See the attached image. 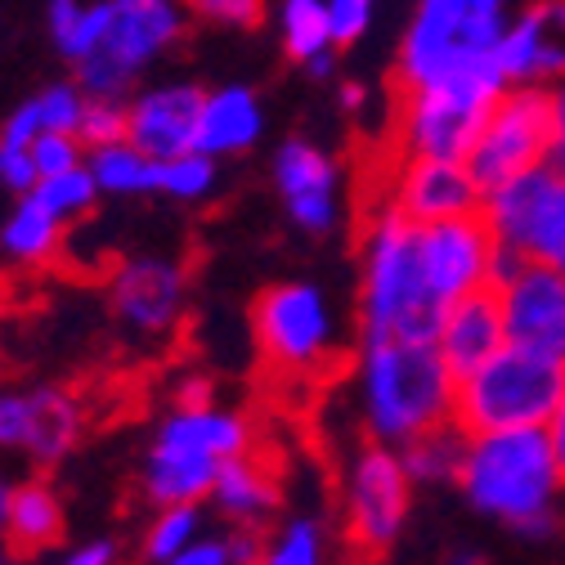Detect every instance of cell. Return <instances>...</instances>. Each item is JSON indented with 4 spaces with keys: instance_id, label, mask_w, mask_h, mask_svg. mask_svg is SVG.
<instances>
[{
    "instance_id": "6da1fadb",
    "label": "cell",
    "mask_w": 565,
    "mask_h": 565,
    "mask_svg": "<svg viewBox=\"0 0 565 565\" xmlns=\"http://www.w3.org/2000/svg\"><path fill=\"white\" fill-rule=\"evenodd\" d=\"M458 484L476 512L539 539L556 521V493L565 489V476L547 427H512L467 436Z\"/></svg>"
},
{
    "instance_id": "7a4b0ae2",
    "label": "cell",
    "mask_w": 565,
    "mask_h": 565,
    "mask_svg": "<svg viewBox=\"0 0 565 565\" xmlns=\"http://www.w3.org/2000/svg\"><path fill=\"white\" fill-rule=\"evenodd\" d=\"M454 395L458 377L436 341H364L360 399L373 440L399 449L440 422H454Z\"/></svg>"
},
{
    "instance_id": "3957f363",
    "label": "cell",
    "mask_w": 565,
    "mask_h": 565,
    "mask_svg": "<svg viewBox=\"0 0 565 565\" xmlns=\"http://www.w3.org/2000/svg\"><path fill=\"white\" fill-rule=\"evenodd\" d=\"M445 301L431 292L422 269L417 225L386 206L364 243V288H360V328L364 341H436Z\"/></svg>"
},
{
    "instance_id": "277c9868",
    "label": "cell",
    "mask_w": 565,
    "mask_h": 565,
    "mask_svg": "<svg viewBox=\"0 0 565 565\" xmlns=\"http://www.w3.org/2000/svg\"><path fill=\"white\" fill-rule=\"evenodd\" d=\"M561 395H565V360L552 355V350L508 341L499 355L458 382L454 422L467 436L547 427Z\"/></svg>"
},
{
    "instance_id": "5b68a950",
    "label": "cell",
    "mask_w": 565,
    "mask_h": 565,
    "mask_svg": "<svg viewBox=\"0 0 565 565\" xmlns=\"http://www.w3.org/2000/svg\"><path fill=\"white\" fill-rule=\"evenodd\" d=\"M499 36L503 10H484L476 0H422L399 50V86L417 90L476 73H503Z\"/></svg>"
},
{
    "instance_id": "8992f818",
    "label": "cell",
    "mask_w": 565,
    "mask_h": 565,
    "mask_svg": "<svg viewBox=\"0 0 565 565\" xmlns=\"http://www.w3.org/2000/svg\"><path fill=\"white\" fill-rule=\"evenodd\" d=\"M180 0H108L99 45L77 63L82 90L95 99H126L135 77L180 36Z\"/></svg>"
},
{
    "instance_id": "52a82bcc",
    "label": "cell",
    "mask_w": 565,
    "mask_h": 565,
    "mask_svg": "<svg viewBox=\"0 0 565 565\" xmlns=\"http://www.w3.org/2000/svg\"><path fill=\"white\" fill-rule=\"evenodd\" d=\"M480 216L503 247L565 274V175L552 162L484 189Z\"/></svg>"
},
{
    "instance_id": "ba28073f",
    "label": "cell",
    "mask_w": 565,
    "mask_h": 565,
    "mask_svg": "<svg viewBox=\"0 0 565 565\" xmlns=\"http://www.w3.org/2000/svg\"><path fill=\"white\" fill-rule=\"evenodd\" d=\"M508 86L489 82H445V86H417L404 90L399 104V158H458L476 149L480 126L489 108L499 104Z\"/></svg>"
},
{
    "instance_id": "9c48e42d",
    "label": "cell",
    "mask_w": 565,
    "mask_h": 565,
    "mask_svg": "<svg viewBox=\"0 0 565 565\" xmlns=\"http://www.w3.org/2000/svg\"><path fill=\"white\" fill-rule=\"evenodd\" d=\"M252 332L274 373L310 377L332 355V310L315 282H278L252 306Z\"/></svg>"
},
{
    "instance_id": "30bf717a",
    "label": "cell",
    "mask_w": 565,
    "mask_h": 565,
    "mask_svg": "<svg viewBox=\"0 0 565 565\" xmlns=\"http://www.w3.org/2000/svg\"><path fill=\"white\" fill-rule=\"evenodd\" d=\"M552 153V90L521 82L516 90H503L489 108L476 149L467 153V167L480 189L503 184L530 167H543Z\"/></svg>"
},
{
    "instance_id": "8fae6325",
    "label": "cell",
    "mask_w": 565,
    "mask_h": 565,
    "mask_svg": "<svg viewBox=\"0 0 565 565\" xmlns=\"http://www.w3.org/2000/svg\"><path fill=\"white\" fill-rule=\"evenodd\" d=\"M408 493H413V480L404 471L399 449L373 440L355 458L350 480H345V543H350V552H360L364 561L382 556L404 530Z\"/></svg>"
},
{
    "instance_id": "7c38bea8",
    "label": "cell",
    "mask_w": 565,
    "mask_h": 565,
    "mask_svg": "<svg viewBox=\"0 0 565 565\" xmlns=\"http://www.w3.org/2000/svg\"><path fill=\"white\" fill-rule=\"evenodd\" d=\"M422 243V269H427L431 292L449 306L476 288H489L493 256H499V238L484 225V216H454L436 225H417Z\"/></svg>"
},
{
    "instance_id": "4fadbf2b",
    "label": "cell",
    "mask_w": 565,
    "mask_h": 565,
    "mask_svg": "<svg viewBox=\"0 0 565 565\" xmlns=\"http://www.w3.org/2000/svg\"><path fill=\"white\" fill-rule=\"evenodd\" d=\"M484 189L458 158H399L391 180V206L413 225H436L454 216H476Z\"/></svg>"
},
{
    "instance_id": "5bb4252c",
    "label": "cell",
    "mask_w": 565,
    "mask_h": 565,
    "mask_svg": "<svg viewBox=\"0 0 565 565\" xmlns=\"http://www.w3.org/2000/svg\"><path fill=\"white\" fill-rule=\"evenodd\" d=\"M508 341L552 350L565 360V274L539 260H521L508 282H499Z\"/></svg>"
},
{
    "instance_id": "9a60e30c",
    "label": "cell",
    "mask_w": 565,
    "mask_h": 565,
    "mask_svg": "<svg viewBox=\"0 0 565 565\" xmlns=\"http://www.w3.org/2000/svg\"><path fill=\"white\" fill-rule=\"evenodd\" d=\"M274 180H278V193L288 202V216L297 230L306 234H328L341 216L337 206V162L310 145V139L292 135L278 145V158H274Z\"/></svg>"
},
{
    "instance_id": "2e32d148",
    "label": "cell",
    "mask_w": 565,
    "mask_h": 565,
    "mask_svg": "<svg viewBox=\"0 0 565 565\" xmlns=\"http://www.w3.org/2000/svg\"><path fill=\"white\" fill-rule=\"evenodd\" d=\"M108 297H113V310L121 315L126 328L162 337V332H171L180 323V310H184V274L171 260L135 256V260H126V265L113 269Z\"/></svg>"
},
{
    "instance_id": "e0dca14e",
    "label": "cell",
    "mask_w": 565,
    "mask_h": 565,
    "mask_svg": "<svg viewBox=\"0 0 565 565\" xmlns=\"http://www.w3.org/2000/svg\"><path fill=\"white\" fill-rule=\"evenodd\" d=\"M436 345L449 364V373L462 382L467 373H476L484 360H493L508 345V323H503V301L499 288H476L458 301H449Z\"/></svg>"
},
{
    "instance_id": "ac0fdd59",
    "label": "cell",
    "mask_w": 565,
    "mask_h": 565,
    "mask_svg": "<svg viewBox=\"0 0 565 565\" xmlns=\"http://www.w3.org/2000/svg\"><path fill=\"white\" fill-rule=\"evenodd\" d=\"M202 104H206V90H198V86H162V90L139 95L130 104L126 139L158 162L180 158V153L198 149Z\"/></svg>"
},
{
    "instance_id": "d6986e66",
    "label": "cell",
    "mask_w": 565,
    "mask_h": 565,
    "mask_svg": "<svg viewBox=\"0 0 565 565\" xmlns=\"http://www.w3.org/2000/svg\"><path fill=\"white\" fill-rule=\"evenodd\" d=\"M508 82L565 77V0H539L499 36Z\"/></svg>"
},
{
    "instance_id": "ffe728a7",
    "label": "cell",
    "mask_w": 565,
    "mask_h": 565,
    "mask_svg": "<svg viewBox=\"0 0 565 565\" xmlns=\"http://www.w3.org/2000/svg\"><path fill=\"white\" fill-rule=\"evenodd\" d=\"M216 471H221V458L158 440L149 449V462H145V493H149V503H158V508L202 503V499H211Z\"/></svg>"
},
{
    "instance_id": "44dd1931",
    "label": "cell",
    "mask_w": 565,
    "mask_h": 565,
    "mask_svg": "<svg viewBox=\"0 0 565 565\" xmlns=\"http://www.w3.org/2000/svg\"><path fill=\"white\" fill-rule=\"evenodd\" d=\"M28 404H32V417H28L23 449L32 454L36 467L63 462L67 454L77 449V440L86 431L82 399L73 391H63V386H36V391H28Z\"/></svg>"
},
{
    "instance_id": "7402d4cb",
    "label": "cell",
    "mask_w": 565,
    "mask_h": 565,
    "mask_svg": "<svg viewBox=\"0 0 565 565\" xmlns=\"http://www.w3.org/2000/svg\"><path fill=\"white\" fill-rule=\"evenodd\" d=\"M158 440L167 445H184V449H202L211 458H238L252 454V422L234 408L221 404H202V408H171L167 422L158 427Z\"/></svg>"
},
{
    "instance_id": "603a6c76",
    "label": "cell",
    "mask_w": 565,
    "mask_h": 565,
    "mask_svg": "<svg viewBox=\"0 0 565 565\" xmlns=\"http://www.w3.org/2000/svg\"><path fill=\"white\" fill-rule=\"evenodd\" d=\"M265 130L260 104L247 86H225L216 95H206L202 104V121H198V153L206 158H230L252 149Z\"/></svg>"
},
{
    "instance_id": "cb8c5ba5",
    "label": "cell",
    "mask_w": 565,
    "mask_h": 565,
    "mask_svg": "<svg viewBox=\"0 0 565 565\" xmlns=\"http://www.w3.org/2000/svg\"><path fill=\"white\" fill-rule=\"evenodd\" d=\"M63 539V503L45 480H23L10 493L6 516V547L10 556H36L50 552Z\"/></svg>"
},
{
    "instance_id": "d4e9b609",
    "label": "cell",
    "mask_w": 565,
    "mask_h": 565,
    "mask_svg": "<svg viewBox=\"0 0 565 565\" xmlns=\"http://www.w3.org/2000/svg\"><path fill=\"white\" fill-rule=\"evenodd\" d=\"M211 503L238 525H256L278 508V480L256 454L225 458L216 471V484H211Z\"/></svg>"
},
{
    "instance_id": "484cf974",
    "label": "cell",
    "mask_w": 565,
    "mask_h": 565,
    "mask_svg": "<svg viewBox=\"0 0 565 565\" xmlns=\"http://www.w3.org/2000/svg\"><path fill=\"white\" fill-rule=\"evenodd\" d=\"M399 458H404V471H408L413 484H449L462 471L467 431L458 427V422H440V427L404 440L399 445Z\"/></svg>"
},
{
    "instance_id": "4316f807",
    "label": "cell",
    "mask_w": 565,
    "mask_h": 565,
    "mask_svg": "<svg viewBox=\"0 0 565 565\" xmlns=\"http://www.w3.org/2000/svg\"><path fill=\"white\" fill-rule=\"evenodd\" d=\"M58 243H63V221L36 202V193H23L14 216L6 221V230H0V247L23 265H41L58 252Z\"/></svg>"
},
{
    "instance_id": "83f0119b",
    "label": "cell",
    "mask_w": 565,
    "mask_h": 565,
    "mask_svg": "<svg viewBox=\"0 0 565 565\" xmlns=\"http://www.w3.org/2000/svg\"><path fill=\"white\" fill-rule=\"evenodd\" d=\"M90 175L104 193H158V158L135 149L130 139L90 149Z\"/></svg>"
},
{
    "instance_id": "f1b7e54d",
    "label": "cell",
    "mask_w": 565,
    "mask_h": 565,
    "mask_svg": "<svg viewBox=\"0 0 565 565\" xmlns=\"http://www.w3.org/2000/svg\"><path fill=\"white\" fill-rule=\"evenodd\" d=\"M282 45L301 63H310L315 54H328L337 45L328 0H282Z\"/></svg>"
},
{
    "instance_id": "f546056e",
    "label": "cell",
    "mask_w": 565,
    "mask_h": 565,
    "mask_svg": "<svg viewBox=\"0 0 565 565\" xmlns=\"http://www.w3.org/2000/svg\"><path fill=\"white\" fill-rule=\"evenodd\" d=\"M32 193H36V202H41L45 211H54V216L67 225V221L86 216V211L95 206L99 184H95L90 167H73V171H58V175H41Z\"/></svg>"
},
{
    "instance_id": "4dcf8cb0",
    "label": "cell",
    "mask_w": 565,
    "mask_h": 565,
    "mask_svg": "<svg viewBox=\"0 0 565 565\" xmlns=\"http://www.w3.org/2000/svg\"><path fill=\"white\" fill-rule=\"evenodd\" d=\"M198 539V503H171V508H158L149 534H145V556L153 565L171 561L175 552H184L189 543Z\"/></svg>"
},
{
    "instance_id": "1f68e13d",
    "label": "cell",
    "mask_w": 565,
    "mask_h": 565,
    "mask_svg": "<svg viewBox=\"0 0 565 565\" xmlns=\"http://www.w3.org/2000/svg\"><path fill=\"white\" fill-rule=\"evenodd\" d=\"M211 184H216V158H206L198 149L158 162V193H171L180 202H193V198H206Z\"/></svg>"
},
{
    "instance_id": "d6a6232c",
    "label": "cell",
    "mask_w": 565,
    "mask_h": 565,
    "mask_svg": "<svg viewBox=\"0 0 565 565\" xmlns=\"http://www.w3.org/2000/svg\"><path fill=\"white\" fill-rule=\"evenodd\" d=\"M260 565H323V530L315 521H292L278 539L265 543Z\"/></svg>"
},
{
    "instance_id": "836d02e7",
    "label": "cell",
    "mask_w": 565,
    "mask_h": 565,
    "mask_svg": "<svg viewBox=\"0 0 565 565\" xmlns=\"http://www.w3.org/2000/svg\"><path fill=\"white\" fill-rule=\"evenodd\" d=\"M126 126H130V108H121V99H95V95H86L82 126H77V139H82L86 149L117 145V139H126Z\"/></svg>"
},
{
    "instance_id": "e575fe53",
    "label": "cell",
    "mask_w": 565,
    "mask_h": 565,
    "mask_svg": "<svg viewBox=\"0 0 565 565\" xmlns=\"http://www.w3.org/2000/svg\"><path fill=\"white\" fill-rule=\"evenodd\" d=\"M32 108H36L41 135H45V130H67V135H77V126H82V108H86V90H82V86H50L45 95L32 99Z\"/></svg>"
},
{
    "instance_id": "d590c367",
    "label": "cell",
    "mask_w": 565,
    "mask_h": 565,
    "mask_svg": "<svg viewBox=\"0 0 565 565\" xmlns=\"http://www.w3.org/2000/svg\"><path fill=\"white\" fill-rule=\"evenodd\" d=\"M32 162H36V175H58V171H73L82 167V139L67 135V130H45L32 139Z\"/></svg>"
},
{
    "instance_id": "8d00e7d4",
    "label": "cell",
    "mask_w": 565,
    "mask_h": 565,
    "mask_svg": "<svg viewBox=\"0 0 565 565\" xmlns=\"http://www.w3.org/2000/svg\"><path fill=\"white\" fill-rule=\"evenodd\" d=\"M184 6L198 19L225 23V28H256L265 19V0H184Z\"/></svg>"
},
{
    "instance_id": "74e56055",
    "label": "cell",
    "mask_w": 565,
    "mask_h": 565,
    "mask_svg": "<svg viewBox=\"0 0 565 565\" xmlns=\"http://www.w3.org/2000/svg\"><path fill=\"white\" fill-rule=\"evenodd\" d=\"M104 23H108V0H95V6H86L82 10V19H77V28L67 32L63 41H58V50L73 58V63H82L95 45H99V36H104Z\"/></svg>"
},
{
    "instance_id": "f35d334b",
    "label": "cell",
    "mask_w": 565,
    "mask_h": 565,
    "mask_svg": "<svg viewBox=\"0 0 565 565\" xmlns=\"http://www.w3.org/2000/svg\"><path fill=\"white\" fill-rule=\"evenodd\" d=\"M36 162H32V149L23 145H6L0 139V184L14 189V193H32L36 189Z\"/></svg>"
},
{
    "instance_id": "ab89813d",
    "label": "cell",
    "mask_w": 565,
    "mask_h": 565,
    "mask_svg": "<svg viewBox=\"0 0 565 565\" xmlns=\"http://www.w3.org/2000/svg\"><path fill=\"white\" fill-rule=\"evenodd\" d=\"M28 417H32L28 395L0 391V449H23V440H28Z\"/></svg>"
},
{
    "instance_id": "60d3db41",
    "label": "cell",
    "mask_w": 565,
    "mask_h": 565,
    "mask_svg": "<svg viewBox=\"0 0 565 565\" xmlns=\"http://www.w3.org/2000/svg\"><path fill=\"white\" fill-rule=\"evenodd\" d=\"M162 565H234V556H230V543L225 539H193L184 552H175Z\"/></svg>"
},
{
    "instance_id": "b9f144b4",
    "label": "cell",
    "mask_w": 565,
    "mask_h": 565,
    "mask_svg": "<svg viewBox=\"0 0 565 565\" xmlns=\"http://www.w3.org/2000/svg\"><path fill=\"white\" fill-rule=\"evenodd\" d=\"M230 543V556H234V565H260L265 561V539H260V530H252V525H243L234 539H225Z\"/></svg>"
},
{
    "instance_id": "7bdbcfd3",
    "label": "cell",
    "mask_w": 565,
    "mask_h": 565,
    "mask_svg": "<svg viewBox=\"0 0 565 565\" xmlns=\"http://www.w3.org/2000/svg\"><path fill=\"white\" fill-rule=\"evenodd\" d=\"M547 162L565 175V86L552 90V153H547Z\"/></svg>"
},
{
    "instance_id": "ee69618b",
    "label": "cell",
    "mask_w": 565,
    "mask_h": 565,
    "mask_svg": "<svg viewBox=\"0 0 565 565\" xmlns=\"http://www.w3.org/2000/svg\"><path fill=\"white\" fill-rule=\"evenodd\" d=\"M82 0H50V28H54V41H63L67 32L77 28V19H82Z\"/></svg>"
},
{
    "instance_id": "f6af8a7d",
    "label": "cell",
    "mask_w": 565,
    "mask_h": 565,
    "mask_svg": "<svg viewBox=\"0 0 565 565\" xmlns=\"http://www.w3.org/2000/svg\"><path fill=\"white\" fill-rule=\"evenodd\" d=\"M202 404H216V395H211V382L206 377H184L180 391H175V408H202Z\"/></svg>"
},
{
    "instance_id": "bcb514c9",
    "label": "cell",
    "mask_w": 565,
    "mask_h": 565,
    "mask_svg": "<svg viewBox=\"0 0 565 565\" xmlns=\"http://www.w3.org/2000/svg\"><path fill=\"white\" fill-rule=\"evenodd\" d=\"M113 561H117L113 543H86V547H77L73 556H67L63 565H113Z\"/></svg>"
},
{
    "instance_id": "7dc6e473",
    "label": "cell",
    "mask_w": 565,
    "mask_h": 565,
    "mask_svg": "<svg viewBox=\"0 0 565 565\" xmlns=\"http://www.w3.org/2000/svg\"><path fill=\"white\" fill-rule=\"evenodd\" d=\"M547 436H552V449H556V462H561V476H565V395H561V404L547 422Z\"/></svg>"
},
{
    "instance_id": "c3c4849f",
    "label": "cell",
    "mask_w": 565,
    "mask_h": 565,
    "mask_svg": "<svg viewBox=\"0 0 565 565\" xmlns=\"http://www.w3.org/2000/svg\"><path fill=\"white\" fill-rule=\"evenodd\" d=\"M10 493H14V484L0 476V539H6V516H10Z\"/></svg>"
},
{
    "instance_id": "681fc988",
    "label": "cell",
    "mask_w": 565,
    "mask_h": 565,
    "mask_svg": "<svg viewBox=\"0 0 565 565\" xmlns=\"http://www.w3.org/2000/svg\"><path fill=\"white\" fill-rule=\"evenodd\" d=\"M445 565H484V556H476V552H454Z\"/></svg>"
},
{
    "instance_id": "f907efd6",
    "label": "cell",
    "mask_w": 565,
    "mask_h": 565,
    "mask_svg": "<svg viewBox=\"0 0 565 565\" xmlns=\"http://www.w3.org/2000/svg\"><path fill=\"white\" fill-rule=\"evenodd\" d=\"M476 6H484V10H503V0H476Z\"/></svg>"
}]
</instances>
